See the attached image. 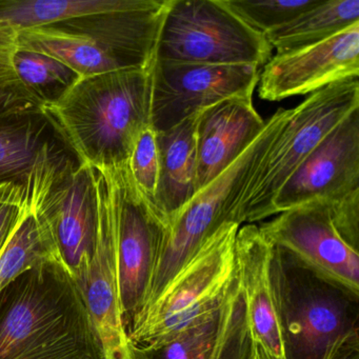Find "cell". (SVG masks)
I'll use <instances>...</instances> for the list:
<instances>
[{
	"mask_svg": "<svg viewBox=\"0 0 359 359\" xmlns=\"http://www.w3.org/2000/svg\"><path fill=\"white\" fill-rule=\"evenodd\" d=\"M0 359H107L81 287L57 260L0 292Z\"/></svg>",
	"mask_w": 359,
	"mask_h": 359,
	"instance_id": "1",
	"label": "cell"
},
{
	"mask_svg": "<svg viewBox=\"0 0 359 359\" xmlns=\"http://www.w3.org/2000/svg\"><path fill=\"white\" fill-rule=\"evenodd\" d=\"M43 110L81 165H126L140 132L151 126V70L79 79Z\"/></svg>",
	"mask_w": 359,
	"mask_h": 359,
	"instance_id": "2",
	"label": "cell"
},
{
	"mask_svg": "<svg viewBox=\"0 0 359 359\" xmlns=\"http://www.w3.org/2000/svg\"><path fill=\"white\" fill-rule=\"evenodd\" d=\"M270 278L285 359H323L340 338L359 331V294L273 245Z\"/></svg>",
	"mask_w": 359,
	"mask_h": 359,
	"instance_id": "3",
	"label": "cell"
},
{
	"mask_svg": "<svg viewBox=\"0 0 359 359\" xmlns=\"http://www.w3.org/2000/svg\"><path fill=\"white\" fill-rule=\"evenodd\" d=\"M290 113L291 109H278L266 121L251 146L170 220L144 310L156 300L222 224L234 222L241 226L238 205L245 187L287 123Z\"/></svg>",
	"mask_w": 359,
	"mask_h": 359,
	"instance_id": "4",
	"label": "cell"
},
{
	"mask_svg": "<svg viewBox=\"0 0 359 359\" xmlns=\"http://www.w3.org/2000/svg\"><path fill=\"white\" fill-rule=\"evenodd\" d=\"M359 109L358 79L334 83L295 108L250 178L238 205L241 226L272 216L277 193L309 155L353 111Z\"/></svg>",
	"mask_w": 359,
	"mask_h": 359,
	"instance_id": "5",
	"label": "cell"
},
{
	"mask_svg": "<svg viewBox=\"0 0 359 359\" xmlns=\"http://www.w3.org/2000/svg\"><path fill=\"white\" fill-rule=\"evenodd\" d=\"M241 226L222 224L127 332L132 348L151 346L219 309L236 272Z\"/></svg>",
	"mask_w": 359,
	"mask_h": 359,
	"instance_id": "6",
	"label": "cell"
},
{
	"mask_svg": "<svg viewBox=\"0 0 359 359\" xmlns=\"http://www.w3.org/2000/svg\"><path fill=\"white\" fill-rule=\"evenodd\" d=\"M272 48L222 0H169L155 60L182 64L262 66Z\"/></svg>",
	"mask_w": 359,
	"mask_h": 359,
	"instance_id": "7",
	"label": "cell"
},
{
	"mask_svg": "<svg viewBox=\"0 0 359 359\" xmlns=\"http://www.w3.org/2000/svg\"><path fill=\"white\" fill-rule=\"evenodd\" d=\"M96 170L114 215L119 302L128 332L146 306L169 222L138 190L127 163Z\"/></svg>",
	"mask_w": 359,
	"mask_h": 359,
	"instance_id": "8",
	"label": "cell"
},
{
	"mask_svg": "<svg viewBox=\"0 0 359 359\" xmlns=\"http://www.w3.org/2000/svg\"><path fill=\"white\" fill-rule=\"evenodd\" d=\"M32 199L54 257L79 285L89 268L97 234L93 170L81 163L67 168L34 189Z\"/></svg>",
	"mask_w": 359,
	"mask_h": 359,
	"instance_id": "9",
	"label": "cell"
},
{
	"mask_svg": "<svg viewBox=\"0 0 359 359\" xmlns=\"http://www.w3.org/2000/svg\"><path fill=\"white\" fill-rule=\"evenodd\" d=\"M256 65L211 66L155 60L151 69V127L168 131L222 100L253 97Z\"/></svg>",
	"mask_w": 359,
	"mask_h": 359,
	"instance_id": "10",
	"label": "cell"
},
{
	"mask_svg": "<svg viewBox=\"0 0 359 359\" xmlns=\"http://www.w3.org/2000/svg\"><path fill=\"white\" fill-rule=\"evenodd\" d=\"M258 228L273 245L287 250L316 272L359 294V251L338 232L327 201L298 205Z\"/></svg>",
	"mask_w": 359,
	"mask_h": 359,
	"instance_id": "11",
	"label": "cell"
},
{
	"mask_svg": "<svg viewBox=\"0 0 359 359\" xmlns=\"http://www.w3.org/2000/svg\"><path fill=\"white\" fill-rule=\"evenodd\" d=\"M359 76V22L308 47L276 53L260 69L259 97L280 102L311 95L323 88Z\"/></svg>",
	"mask_w": 359,
	"mask_h": 359,
	"instance_id": "12",
	"label": "cell"
},
{
	"mask_svg": "<svg viewBox=\"0 0 359 359\" xmlns=\"http://www.w3.org/2000/svg\"><path fill=\"white\" fill-rule=\"evenodd\" d=\"M97 234L89 268L79 283L107 359H135L119 302L116 233L112 205L102 174L93 169Z\"/></svg>",
	"mask_w": 359,
	"mask_h": 359,
	"instance_id": "13",
	"label": "cell"
},
{
	"mask_svg": "<svg viewBox=\"0 0 359 359\" xmlns=\"http://www.w3.org/2000/svg\"><path fill=\"white\" fill-rule=\"evenodd\" d=\"M359 189V109L309 155L277 193L272 216L315 201L331 203Z\"/></svg>",
	"mask_w": 359,
	"mask_h": 359,
	"instance_id": "14",
	"label": "cell"
},
{
	"mask_svg": "<svg viewBox=\"0 0 359 359\" xmlns=\"http://www.w3.org/2000/svg\"><path fill=\"white\" fill-rule=\"evenodd\" d=\"M77 163L43 110L0 112V187L18 184L33 191Z\"/></svg>",
	"mask_w": 359,
	"mask_h": 359,
	"instance_id": "15",
	"label": "cell"
},
{
	"mask_svg": "<svg viewBox=\"0 0 359 359\" xmlns=\"http://www.w3.org/2000/svg\"><path fill=\"white\" fill-rule=\"evenodd\" d=\"M251 346L236 266L219 309L151 346L132 350L135 359H247Z\"/></svg>",
	"mask_w": 359,
	"mask_h": 359,
	"instance_id": "16",
	"label": "cell"
},
{
	"mask_svg": "<svg viewBox=\"0 0 359 359\" xmlns=\"http://www.w3.org/2000/svg\"><path fill=\"white\" fill-rule=\"evenodd\" d=\"M264 126L266 121L254 108L252 97L230 98L201 111L196 128L195 192L224 173L251 146Z\"/></svg>",
	"mask_w": 359,
	"mask_h": 359,
	"instance_id": "17",
	"label": "cell"
},
{
	"mask_svg": "<svg viewBox=\"0 0 359 359\" xmlns=\"http://www.w3.org/2000/svg\"><path fill=\"white\" fill-rule=\"evenodd\" d=\"M272 249L255 224H243L237 231L235 257L250 338L273 359H285L271 285Z\"/></svg>",
	"mask_w": 359,
	"mask_h": 359,
	"instance_id": "18",
	"label": "cell"
},
{
	"mask_svg": "<svg viewBox=\"0 0 359 359\" xmlns=\"http://www.w3.org/2000/svg\"><path fill=\"white\" fill-rule=\"evenodd\" d=\"M199 114L168 131L157 133L161 173L155 207L168 222L184 209L195 195L196 128Z\"/></svg>",
	"mask_w": 359,
	"mask_h": 359,
	"instance_id": "19",
	"label": "cell"
},
{
	"mask_svg": "<svg viewBox=\"0 0 359 359\" xmlns=\"http://www.w3.org/2000/svg\"><path fill=\"white\" fill-rule=\"evenodd\" d=\"M18 49L54 58L81 79L121 70L93 39L62 25L18 31Z\"/></svg>",
	"mask_w": 359,
	"mask_h": 359,
	"instance_id": "20",
	"label": "cell"
},
{
	"mask_svg": "<svg viewBox=\"0 0 359 359\" xmlns=\"http://www.w3.org/2000/svg\"><path fill=\"white\" fill-rule=\"evenodd\" d=\"M357 22L359 0H321L264 37L277 53H285L327 41Z\"/></svg>",
	"mask_w": 359,
	"mask_h": 359,
	"instance_id": "21",
	"label": "cell"
},
{
	"mask_svg": "<svg viewBox=\"0 0 359 359\" xmlns=\"http://www.w3.org/2000/svg\"><path fill=\"white\" fill-rule=\"evenodd\" d=\"M147 0H0V22L16 30L142 7Z\"/></svg>",
	"mask_w": 359,
	"mask_h": 359,
	"instance_id": "22",
	"label": "cell"
},
{
	"mask_svg": "<svg viewBox=\"0 0 359 359\" xmlns=\"http://www.w3.org/2000/svg\"><path fill=\"white\" fill-rule=\"evenodd\" d=\"M50 259L55 257L39 226L31 193L22 217L0 255V292L22 273Z\"/></svg>",
	"mask_w": 359,
	"mask_h": 359,
	"instance_id": "23",
	"label": "cell"
},
{
	"mask_svg": "<svg viewBox=\"0 0 359 359\" xmlns=\"http://www.w3.org/2000/svg\"><path fill=\"white\" fill-rule=\"evenodd\" d=\"M13 66L24 87L43 108L60 100L81 79L62 62L27 50L16 51Z\"/></svg>",
	"mask_w": 359,
	"mask_h": 359,
	"instance_id": "24",
	"label": "cell"
},
{
	"mask_svg": "<svg viewBox=\"0 0 359 359\" xmlns=\"http://www.w3.org/2000/svg\"><path fill=\"white\" fill-rule=\"evenodd\" d=\"M239 20L264 35L295 20L321 0H222Z\"/></svg>",
	"mask_w": 359,
	"mask_h": 359,
	"instance_id": "25",
	"label": "cell"
},
{
	"mask_svg": "<svg viewBox=\"0 0 359 359\" xmlns=\"http://www.w3.org/2000/svg\"><path fill=\"white\" fill-rule=\"evenodd\" d=\"M18 50V30L0 22V112L43 110L16 74L13 57Z\"/></svg>",
	"mask_w": 359,
	"mask_h": 359,
	"instance_id": "26",
	"label": "cell"
},
{
	"mask_svg": "<svg viewBox=\"0 0 359 359\" xmlns=\"http://www.w3.org/2000/svg\"><path fill=\"white\" fill-rule=\"evenodd\" d=\"M127 168L138 190L155 205L161 161L157 133L151 126L144 128L138 135L128 161Z\"/></svg>",
	"mask_w": 359,
	"mask_h": 359,
	"instance_id": "27",
	"label": "cell"
},
{
	"mask_svg": "<svg viewBox=\"0 0 359 359\" xmlns=\"http://www.w3.org/2000/svg\"><path fill=\"white\" fill-rule=\"evenodd\" d=\"M32 191L18 184L0 187V255L11 238Z\"/></svg>",
	"mask_w": 359,
	"mask_h": 359,
	"instance_id": "28",
	"label": "cell"
},
{
	"mask_svg": "<svg viewBox=\"0 0 359 359\" xmlns=\"http://www.w3.org/2000/svg\"><path fill=\"white\" fill-rule=\"evenodd\" d=\"M327 203L338 232L353 249L359 251V189Z\"/></svg>",
	"mask_w": 359,
	"mask_h": 359,
	"instance_id": "29",
	"label": "cell"
},
{
	"mask_svg": "<svg viewBox=\"0 0 359 359\" xmlns=\"http://www.w3.org/2000/svg\"><path fill=\"white\" fill-rule=\"evenodd\" d=\"M323 359H359V331L338 339Z\"/></svg>",
	"mask_w": 359,
	"mask_h": 359,
	"instance_id": "30",
	"label": "cell"
},
{
	"mask_svg": "<svg viewBox=\"0 0 359 359\" xmlns=\"http://www.w3.org/2000/svg\"><path fill=\"white\" fill-rule=\"evenodd\" d=\"M247 359H273L272 357L269 356L260 346H255L252 344L251 348H250L249 355Z\"/></svg>",
	"mask_w": 359,
	"mask_h": 359,
	"instance_id": "31",
	"label": "cell"
}]
</instances>
